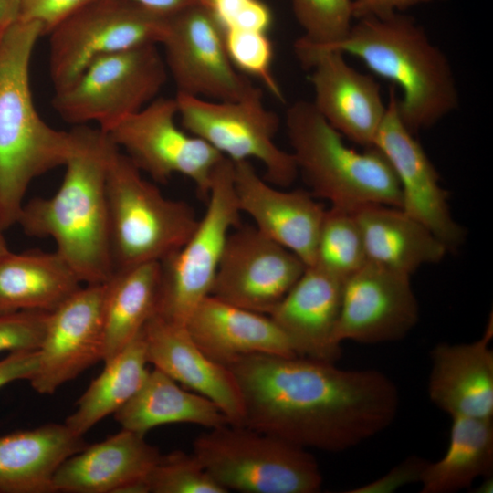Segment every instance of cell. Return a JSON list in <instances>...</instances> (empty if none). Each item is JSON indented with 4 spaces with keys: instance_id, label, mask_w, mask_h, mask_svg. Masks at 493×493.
I'll return each instance as SVG.
<instances>
[{
    "instance_id": "6da1fadb",
    "label": "cell",
    "mask_w": 493,
    "mask_h": 493,
    "mask_svg": "<svg viewBox=\"0 0 493 493\" xmlns=\"http://www.w3.org/2000/svg\"><path fill=\"white\" fill-rule=\"evenodd\" d=\"M228 368L242 394L244 425L306 449H350L386 429L398 412L397 387L377 370L261 353Z\"/></svg>"
},
{
    "instance_id": "7a4b0ae2",
    "label": "cell",
    "mask_w": 493,
    "mask_h": 493,
    "mask_svg": "<svg viewBox=\"0 0 493 493\" xmlns=\"http://www.w3.org/2000/svg\"><path fill=\"white\" fill-rule=\"evenodd\" d=\"M65 175L50 197L22 206L16 224L25 234L49 237L82 284L105 283L114 272L109 238L106 177L117 146L100 128L78 125Z\"/></svg>"
},
{
    "instance_id": "3957f363",
    "label": "cell",
    "mask_w": 493,
    "mask_h": 493,
    "mask_svg": "<svg viewBox=\"0 0 493 493\" xmlns=\"http://www.w3.org/2000/svg\"><path fill=\"white\" fill-rule=\"evenodd\" d=\"M338 50L360 58L372 72L400 88V117L416 134L456 110L459 93L446 54L416 20L404 13L364 16L352 24L340 42L295 53L306 68L322 51Z\"/></svg>"
},
{
    "instance_id": "277c9868",
    "label": "cell",
    "mask_w": 493,
    "mask_h": 493,
    "mask_svg": "<svg viewBox=\"0 0 493 493\" xmlns=\"http://www.w3.org/2000/svg\"><path fill=\"white\" fill-rule=\"evenodd\" d=\"M37 22H16L0 42V227L16 225L31 182L72 152L71 131L54 129L37 111L29 65L37 39Z\"/></svg>"
},
{
    "instance_id": "5b68a950",
    "label": "cell",
    "mask_w": 493,
    "mask_h": 493,
    "mask_svg": "<svg viewBox=\"0 0 493 493\" xmlns=\"http://www.w3.org/2000/svg\"><path fill=\"white\" fill-rule=\"evenodd\" d=\"M286 129L298 173L313 196L349 211L367 205L401 208L399 183L384 154L375 146L362 152L347 146L312 102L289 106Z\"/></svg>"
},
{
    "instance_id": "8992f818",
    "label": "cell",
    "mask_w": 493,
    "mask_h": 493,
    "mask_svg": "<svg viewBox=\"0 0 493 493\" xmlns=\"http://www.w3.org/2000/svg\"><path fill=\"white\" fill-rule=\"evenodd\" d=\"M109 238L114 270L161 262L178 250L197 226L194 208L165 197L117 147L107 171Z\"/></svg>"
},
{
    "instance_id": "52a82bcc",
    "label": "cell",
    "mask_w": 493,
    "mask_h": 493,
    "mask_svg": "<svg viewBox=\"0 0 493 493\" xmlns=\"http://www.w3.org/2000/svg\"><path fill=\"white\" fill-rule=\"evenodd\" d=\"M193 448L227 492L315 493L323 482L306 448L246 425L210 428L194 439Z\"/></svg>"
},
{
    "instance_id": "ba28073f",
    "label": "cell",
    "mask_w": 493,
    "mask_h": 493,
    "mask_svg": "<svg viewBox=\"0 0 493 493\" xmlns=\"http://www.w3.org/2000/svg\"><path fill=\"white\" fill-rule=\"evenodd\" d=\"M168 71L157 45H144L93 60L68 87L55 91L52 106L66 122H97L108 131L157 98Z\"/></svg>"
},
{
    "instance_id": "9c48e42d",
    "label": "cell",
    "mask_w": 493,
    "mask_h": 493,
    "mask_svg": "<svg viewBox=\"0 0 493 493\" xmlns=\"http://www.w3.org/2000/svg\"><path fill=\"white\" fill-rule=\"evenodd\" d=\"M234 189V163L224 158L215 171L206 208L187 241L163 261L155 315L185 325L210 295L227 236L240 225Z\"/></svg>"
},
{
    "instance_id": "30bf717a",
    "label": "cell",
    "mask_w": 493,
    "mask_h": 493,
    "mask_svg": "<svg viewBox=\"0 0 493 493\" xmlns=\"http://www.w3.org/2000/svg\"><path fill=\"white\" fill-rule=\"evenodd\" d=\"M184 129L206 142L232 162L255 159L265 180L288 187L298 176L291 152L279 148L275 136L278 116L263 103V92L238 101L213 100L182 93L175 97Z\"/></svg>"
},
{
    "instance_id": "8fae6325",
    "label": "cell",
    "mask_w": 493,
    "mask_h": 493,
    "mask_svg": "<svg viewBox=\"0 0 493 493\" xmlns=\"http://www.w3.org/2000/svg\"><path fill=\"white\" fill-rule=\"evenodd\" d=\"M168 16L127 0H93L50 34L49 72L55 91L71 84L96 58L162 44Z\"/></svg>"
},
{
    "instance_id": "7c38bea8",
    "label": "cell",
    "mask_w": 493,
    "mask_h": 493,
    "mask_svg": "<svg viewBox=\"0 0 493 493\" xmlns=\"http://www.w3.org/2000/svg\"><path fill=\"white\" fill-rule=\"evenodd\" d=\"M177 116L175 98L159 97L106 133L142 173L163 184L173 174H183L206 201L215 171L225 157L204 140L179 128Z\"/></svg>"
},
{
    "instance_id": "4fadbf2b",
    "label": "cell",
    "mask_w": 493,
    "mask_h": 493,
    "mask_svg": "<svg viewBox=\"0 0 493 493\" xmlns=\"http://www.w3.org/2000/svg\"><path fill=\"white\" fill-rule=\"evenodd\" d=\"M161 45L177 93L238 101L262 92L233 65L223 26L212 9L200 3L168 16Z\"/></svg>"
},
{
    "instance_id": "5bb4252c",
    "label": "cell",
    "mask_w": 493,
    "mask_h": 493,
    "mask_svg": "<svg viewBox=\"0 0 493 493\" xmlns=\"http://www.w3.org/2000/svg\"><path fill=\"white\" fill-rule=\"evenodd\" d=\"M306 267L255 226L240 224L227 236L210 295L268 315Z\"/></svg>"
},
{
    "instance_id": "9a60e30c",
    "label": "cell",
    "mask_w": 493,
    "mask_h": 493,
    "mask_svg": "<svg viewBox=\"0 0 493 493\" xmlns=\"http://www.w3.org/2000/svg\"><path fill=\"white\" fill-rule=\"evenodd\" d=\"M104 283L86 284L48 312L37 369L28 381L40 394H52L103 361Z\"/></svg>"
},
{
    "instance_id": "2e32d148",
    "label": "cell",
    "mask_w": 493,
    "mask_h": 493,
    "mask_svg": "<svg viewBox=\"0 0 493 493\" xmlns=\"http://www.w3.org/2000/svg\"><path fill=\"white\" fill-rule=\"evenodd\" d=\"M373 146L384 154L396 175L401 209L425 226L447 249L460 246L466 232L451 214L448 193L440 184L436 169L402 121L393 88Z\"/></svg>"
},
{
    "instance_id": "e0dca14e",
    "label": "cell",
    "mask_w": 493,
    "mask_h": 493,
    "mask_svg": "<svg viewBox=\"0 0 493 493\" xmlns=\"http://www.w3.org/2000/svg\"><path fill=\"white\" fill-rule=\"evenodd\" d=\"M419 320L410 276L367 262L343 283L335 338L378 344L404 339Z\"/></svg>"
},
{
    "instance_id": "ac0fdd59",
    "label": "cell",
    "mask_w": 493,
    "mask_h": 493,
    "mask_svg": "<svg viewBox=\"0 0 493 493\" xmlns=\"http://www.w3.org/2000/svg\"><path fill=\"white\" fill-rule=\"evenodd\" d=\"M234 163L238 208L264 236L286 247L307 266L315 262L316 246L326 209L309 191L276 188L250 161Z\"/></svg>"
},
{
    "instance_id": "d6986e66",
    "label": "cell",
    "mask_w": 493,
    "mask_h": 493,
    "mask_svg": "<svg viewBox=\"0 0 493 493\" xmlns=\"http://www.w3.org/2000/svg\"><path fill=\"white\" fill-rule=\"evenodd\" d=\"M305 68L311 69L318 112L342 137L372 147L387 107L376 79L349 65L338 50L314 55Z\"/></svg>"
},
{
    "instance_id": "ffe728a7",
    "label": "cell",
    "mask_w": 493,
    "mask_h": 493,
    "mask_svg": "<svg viewBox=\"0 0 493 493\" xmlns=\"http://www.w3.org/2000/svg\"><path fill=\"white\" fill-rule=\"evenodd\" d=\"M145 435L121 428L107 439L87 445L56 470L52 492L149 493L147 477L161 457Z\"/></svg>"
},
{
    "instance_id": "44dd1931",
    "label": "cell",
    "mask_w": 493,
    "mask_h": 493,
    "mask_svg": "<svg viewBox=\"0 0 493 493\" xmlns=\"http://www.w3.org/2000/svg\"><path fill=\"white\" fill-rule=\"evenodd\" d=\"M148 362L176 383L215 403L229 424L244 425L240 388L231 370L206 356L185 325L158 315L142 329Z\"/></svg>"
},
{
    "instance_id": "7402d4cb",
    "label": "cell",
    "mask_w": 493,
    "mask_h": 493,
    "mask_svg": "<svg viewBox=\"0 0 493 493\" xmlns=\"http://www.w3.org/2000/svg\"><path fill=\"white\" fill-rule=\"evenodd\" d=\"M344 281L313 265L268 314L296 355L336 363L341 347L335 338Z\"/></svg>"
},
{
    "instance_id": "603a6c76",
    "label": "cell",
    "mask_w": 493,
    "mask_h": 493,
    "mask_svg": "<svg viewBox=\"0 0 493 493\" xmlns=\"http://www.w3.org/2000/svg\"><path fill=\"white\" fill-rule=\"evenodd\" d=\"M492 319L467 343L436 344L430 351V401L450 417L493 419Z\"/></svg>"
},
{
    "instance_id": "cb8c5ba5",
    "label": "cell",
    "mask_w": 493,
    "mask_h": 493,
    "mask_svg": "<svg viewBox=\"0 0 493 493\" xmlns=\"http://www.w3.org/2000/svg\"><path fill=\"white\" fill-rule=\"evenodd\" d=\"M185 327L206 356L226 367L251 354L296 355L268 315L212 295L196 306Z\"/></svg>"
},
{
    "instance_id": "d4e9b609",
    "label": "cell",
    "mask_w": 493,
    "mask_h": 493,
    "mask_svg": "<svg viewBox=\"0 0 493 493\" xmlns=\"http://www.w3.org/2000/svg\"><path fill=\"white\" fill-rule=\"evenodd\" d=\"M367 262L411 277L420 267L440 262L447 247L401 208L367 205L353 211Z\"/></svg>"
},
{
    "instance_id": "484cf974",
    "label": "cell",
    "mask_w": 493,
    "mask_h": 493,
    "mask_svg": "<svg viewBox=\"0 0 493 493\" xmlns=\"http://www.w3.org/2000/svg\"><path fill=\"white\" fill-rule=\"evenodd\" d=\"M83 436L65 424L0 436V493H50L52 477L59 465L83 449Z\"/></svg>"
},
{
    "instance_id": "4316f807",
    "label": "cell",
    "mask_w": 493,
    "mask_h": 493,
    "mask_svg": "<svg viewBox=\"0 0 493 493\" xmlns=\"http://www.w3.org/2000/svg\"><path fill=\"white\" fill-rule=\"evenodd\" d=\"M81 287L80 279L56 251H9L0 258V314L51 312Z\"/></svg>"
},
{
    "instance_id": "83f0119b",
    "label": "cell",
    "mask_w": 493,
    "mask_h": 493,
    "mask_svg": "<svg viewBox=\"0 0 493 493\" xmlns=\"http://www.w3.org/2000/svg\"><path fill=\"white\" fill-rule=\"evenodd\" d=\"M113 415L121 428L142 435L170 424H192L208 429L229 424L215 403L180 387L156 368L150 371L141 389Z\"/></svg>"
},
{
    "instance_id": "f1b7e54d",
    "label": "cell",
    "mask_w": 493,
    "mask_h": 493,
    "mask_svg": "<svg viewBox=\"0 0 493 493\" xmlns=\"http://www.w3.org/2000/svg\"><path fill=\"white\" fill-rule=\"evenodd\" d=\"M161 279V262H149L116 269L104 283L103 362L134 340L156 314Z\"/></svg>"
},
{
    "instance_id": "f546056e",
    "label": "cell",
    "mask_w": 493,
    "mask_h": 493,
    "mask_svg": "<svg viewBox=\"0 0 493 493\" xmlns=\"http://www.w3.org/2000/svg\"><path fill=\"white\" fill-rule=\"evenodd\" d=\"M445 455L428 462L421 477L422 493H453L493 474V419L451 417Z\"/></svg>"
},
{
    "instance_id": "4dcf8cb0",
    "label": "cell",
    "mask_w": 493,
    "mask_h": 493,
    "mask_svg": "<svg viewBox=\"0 0 493 493\" xmlns=\"http://www.w3.org/2000/svg\"><path fill=\"white\" fill-rule=\"evenodd\" d=\"M104 364L64 423L76 435L83 436L103 418L114 414L144 383L150 370L142 330Z\"/></svg>"
},
{
    "instance_id": "1f68e13d",
    "label": "cell",
    "mask_w": 493,
    "mask_h": 493,
    "mask_svg": "<svg viewBox=\"0 0 493 493\" xmlns=\"http://www.w3.org/2000/svg\"><path fill=\"white\" fill-rule=\"evenodd\" d=\"M366 263L362 234L354 212L333 206L326 209L313 265L345 281Z\"/></svg>"
},
{
    "instance_id": "d6a6232c",
    "label": "cell",
    "mask_w": 493,
    "mask_h": 493,
    "mask_svg": "<svg viewBox=\"0 0 493 493\" xmlns=\"http://www.w3.org/2000/svg\"><path fill=\"white\" fill-rule=\"evenodd\" d=\"M297 21L304 31L295 53L324 47L342 40L354 19L352 0H291Z\"/></svg>"
},
{
    "instance_id": "836d02e7",
    "label": "cell",
    "mask_w": 493,
    "mask_h": 493,
    "mask_svg": "<svg viewBox=\"0 0 493 493\" xmlns=\"http://www.w3.org/2000/svg\"><path fill=\"white\" fill-rule=\"evenodd\" d=\"M149 493H226L197 457L182 451L162 455L147 477Z\"/></svg>"
},
{
    "instance_id": "e575fe53",
    "label": "cell",
    "mask_w": 493,
    "mask_h": 493,
    "mask_svg": "<svg viewBox=\"0 0 493 493\" xmlns=\"http://www.w3.org/2000/svg\"><path fill=\"white\" fill-rule=\"evenodd\" d=\"M228 56L237 70L257 78L278 99L281 89L272 72L273 45L267 32L225 29Z\"/></svg>"
},
{
    "instance_id": "d590c367",
    "label": "cell",
    "mask_w": 493,
    "mask_h": 493,
    "mask_svg": "<svg viewBox=\"0 0 493 493\" xmlns=\"http://www.w3.org/2000/svg\"><path fill=\"white\" fill-rule=\"evenodd\" d=\"M48 312L21 310L0 314V352L37 351L46 330Z\"/></svg>"
},
{
    "instance_id": "8d00e7d4",
    "label": "cell",
    "mask_w": 493,
    "mask_h": 493,
    "mask_svg": "<svg viewBox=\"0 0 493 493\" xmlns=\"http://www.w3.org/2000/svg\"><path fill=\"white\" fill-rule=\"evenodd\" d=\"M212 10L224 29L267 32L271 24L268 7L259 0H216Z\"/></svg>"
},
{
    "instance_id": "74e56055",
    "label": "cell",
    "mask_w": 493,
    "mask_h": 493,
    "mask_svg": "<svg viewBox=\"0 0 493 493\" xmlns=\"http://www.w3.org/2000/svg\"><path fill=\"white\" fill-rule=\"evenodd\" d=\"M93 0H19V20L37 22L43 36Z\"/></svg>"
},
{
    "instance_id": "f35d334b",
    "label": "cell",
    "mask_w": 493,
    "mask_h": 493,
    "mask_svg": "<svg viewBox=\"0 0 493 493\" xmlns=\"http://www.w3.org/2000/svg\"><path fill=\"white\" fill-rule=\"evenodd\" d=\"M428 461L412 456L393 467L383 477L348 490L349 493H390L409 484L420 482Z\"/></svg>"
},
{
    "instance_id": "ab89813d",
    "label": "cell",
    "mask_w": 493,
    "mask_h": 493,
    "mask_svg": "<svg viewBox=\"0 0 493 493\" xmlns=\"http://www.w3.org/2000/svg\"><path fill=\"white\" fill-rule=\"evenodd\" d=\"M37 364V350L10 352L0 360V388L16 381H29L36 372Z\"/></svg>"
},
{
    "instance_id": "60d3db41",
    "label": "cell",
    "mask_w": 493,
    "mask_h": 493,
    "mask_svg": "<svg viewBox=\"0 0 493 493\" xmlns=\"http://www.w3.org/2000/svg\"><path fill=\"white\" fill-rule=\"evenodd\" d=\"M433 1L441 0H352L353 16L355 19L364 16L383 17Z\"/></svg>"
},
{
    "instance_id": "b9f144b4",
    "label": "cell",
    "mask_w": 493,
    "mask_h": 493,
    "mask_svg": "<svg viewBox=\"0 0 493 493\" xmlns=\"http://www.w3.org/2000/svg\"><path fill=\"white\" fill-rule=\"evenodd\" d=\"M163 16H173L198 0H127Z\"/></svg>"
},
{
    "instance_id": "7bdbcfd3",
    "label": "cell",
    "mask_w": 493,
    "mask_h": 493,
    "mask_svg": "<svg viewBox=\"0 0 493 493\" xmlns=\"http://www.w3.org/2000/svg\"><path fill=\"white\" fill-rule=\"evenodd\" d=\"M19 20V0H0V42L8 29Z\"/></svg>"
},
{
    "instance_id": "ee69618b",
    "label": "cell",
    "mask_w": 493,
    "mask_h": 493,
    "mask_svg": "<svg viewBox=\"0 0 493 493\" xmlns=\"http://www.w3.org/2000/svg\"><path fill=\"white\" fill-rule=\"evenodd\" d=\"M493 488V479L492 476L484 477V481L481 485H479L476 489V492L478 493H487V492H492Z\"/></svg>"
},
{
    "instance_id": "f6af8a7d",
    "label": "cell",
    "mask_w": 493,
    "mask_h": 493,
    "mask_svg": "<svg viewBox=\"0 0 493 493\" xmlns=\"http://www.w3.org/2000/svg\"><path fill=\"white\" fill-rule=\"evenodd\" d=\"M9 248L4 236V230L0 227V258L9 252Z\"/></svg>"
},
{
    "instance_id": "bcb514c9",
    "label": "cell",
    "mask_w": 493,
    "mask_h": 493,
    "mask_svg": "<svg viewBox=\"0 0 493 493\" xmlns=\"http://www.w3.org/2000/svg\"><path fill=\"white\" fill-rule=\"evenodd\" d=\"M215 1L216 0H198V2L200 4L204 5L205 6L208 7L210 9H212V7H213Z\"/></svg>"
}]
</instances>
